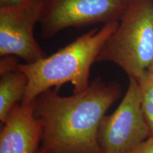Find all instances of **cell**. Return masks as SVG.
I'll return each mask as SVG.
<instances>
[{
    "instance_id": "6da1fadb",
    "label": "cell",
    "mask_w": 153,
    "mask_h": 153,
    "mask_svg": "<svg viewBox=\"0 0 153 153\" xmlns=\"http://www.w3.org/2000/svg\"><path fill=\"white\" fill-rule=\"evenodd\" d=\"M121 87L98 77L87 89L62 97L49 89L34 99L41 128V147L46 153H104L98 140L105 114L119 98Z\"/></svg>"
},
{
    "instance_id": "7a4b0ae2",
    "label": "cell",
    "mask_w": 153,
    "mask_h": 153,
    "mask_svg": "<svg viewBox=\"0 0 153 153\" xmlns=\"http://www.w3.org/2000/svg\"><path fill=\"white\" fill-rule=\"evenodd\" d=\"M119 21L104 24L91 30L50 56L32 63H18L16 70L28 78L22 101H32L53 87L59 89L66 83L74 87L73 93L85 91L89 85L91 67L101 49L117 28Z\"/></svg>"
},
{
    "instance_id": "3957f363",
    "label": "cell",
    "mask_w": 153,
    "mask_h": 153,
    "mask_svg": "<svg viewBox=\"0 0 153 153\" xmlns=\"http://www.w3.org/2000/svg\"><path fill=\"white\" fill-rule=\"evenodd\" d=\"M96 62H111L138 79L153 62V0H129Z\"/></svg>"
},
{
    "instance_id": "277c9868",
    "label": "cell",
    "mask_w": 153,
    "mask_h": 153,
    "mask_svg": "<svg viewBox=\"0 0 153 153\" xmlns=\"http://www.w3.org/2000/svg\"><path fill=\"white\" fill-rule=\"evenodd\" d=\"M150 136L139 83L135 78L129 77L128 87L119 106L101 120L99 145L104 153H128Z\"/></svg>"
},
{
    "instance_id": "5b68a950",
    "label": "cell",
    "mask_w": 153,
    "mask_h": 153,
    "mask_svg": "<svg viewBox=\"0 0 153 153\" xmlns=\"http://www.w3.org/2000/svg\"><path fill=\"white\" fill-rule=\"evenodd\" d=\"M44 0H22L0 7V55L14 56L32 63L47 55L34 36V28L41 22Z\"/></svg>"
},
{
    "instance_id": "8992f818",
    "label": "cell",
    "mask_w": 153,
    "mask_h": 153,
    "mask_svg": "<svg viewBox=\"0 0 153 153\" xmlns=\"http://www.w3.org/2000/svg\"><path fill=\"white\" fill-rule=\"evenodd\" d=\"M129 0H44L41 35L49 38L70 27L119 21Z\"/></svg>"
},
{
    "instance_id": "52a82bcc",
    "label": "cell",
    "mask_w": 153,
    "mask_h": 153,
    "mask_svg": "<svg viewBox=\"0 0 153 153\" xmlns=\"http://www.w3.org/2000/svg\"><path fill=\"white\" fill-rule=\"evenodd\" d=\"M41 128L34 113V100L22 101L10 114L0 133V153H36Z\"/></svg>"
},
{
    "instance_id": "ba28073f",
    "label": "cell",
    "mask_w": 153,
    "mask_h": 153,
    "mask_svg": "<svg viewBox=\"0 0 153 153\" xmlns=\"http://www.w3.org/2000/svg\"><path fill=\"white\" fill-rule=\"evenodd\" d=\"M27 85V76L16 69L1 74L0 120L2 123L6 121L13 108L23 100Z\"/></svg>"
},
{
    "instance_id": "9c48e42d",
    "label": "cell",
    "mask_w": 153,
    "mask_h": 153,
    "mask_svg": "<svg viewBox=\"0 0 153 153\" xmlns=\"http://www.w3.org/2000/svg\"><path fill=\"white\" fill-rule=\"evenodd\" d=\"M137 80L140 88L143 114L150 136H153V74L148 70Z\"/></svg>"
},
{
    "instance_id": "30bf717a",
    "label": "cell",
    "mask_w": 153,
    "mask_h": 153,
    "mask_svg": "<svg viewBox=\"0 0 153 153\" xmlns=\"http://www.w3.org/2000/svg\"><path fill=\"white\" fill-rule=\"evenodd\" d=\"M128 153H153V136H150Z\"/></svg>"
},
{
    "instance_id": "8fae6325",
    "label": "cell",
    "mask_w": 153,
    "mask_h": 153,
    "mask_svg": "<svg viewBox=\"0 0 153 153\" xmlns=\"http://www.w3.org/2000/svg\"><path fill=\"white\" fill-rule=\"evenodd\" d=\"M22 0H0V7H6L14 4L21 1Z\"/></svg>"
},
{
    "instance_id": "7c38bea8",
    "label": "cell",
    "mask_w": 153,
    "mask_h": 153,
    "mask_svg": "<svg viewBox=\"0 0 153 153\" xmlns=\"http://www.w3.org/2000/svg\"><path fill=\"white\" fill-rule=\"evenodd\" d=\"M148 71H150V72H151V73H152V74H153V62H152V64H151V65H150V68H149Z\"/></svg>"
},
{
    "instance_id": "4fadbf2b",
    "label": "cell",
    "mask_w": 153,
    "mask_h": 153,
    "mask_svg": "<svg viewBox=\"0 0 153 153\" xmlns=\"http://www.w3.org/2000/svg\"><path fill=\"white\" fill-rule=\"evenodd\" d=\"M36 153H46V152H43V151H42L41 150H40V149H38L37 152H36Z\"/></svg>"
}]
</instances>
